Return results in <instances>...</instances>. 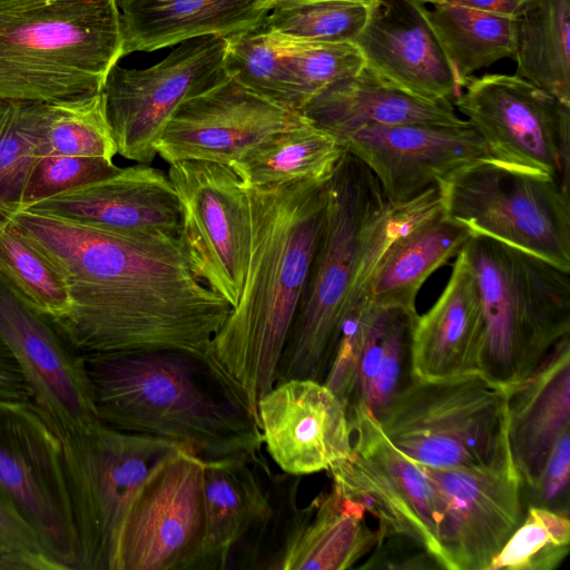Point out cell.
Wrapping results in <instances>:
<instances>
[{"label":"cell","instance_id":"cell-17","mask_svg":"<svg viewBox=\"0 0 570 570\" xmlns=\"http://www.w3.org/2000/svg\"><path fill=\"white\" fill-rule=\"evenodd\" d=\"M341 147L372 171L392 206L412 202L472 163L491 159L468 121L367 126Z\"/></svg>","mask_w":570,"mask_h":570},{"label":"cell","instance_id":"cell-43","mask_svg":"<svg viewBox=\"0 0 570 570\" xmlns=\"http://www.w3.org/2000/svg\"><path fill=\"white\" fill-rule=\"evenodd\" d=\"M0 570H62L31 525L1 494Z\"/></svg>","mask_w":570,"mask_h":570},{"label":"cell","instance_id":"cell-11","mask_svg":"<svg viewBox=\"0 0 570 570\" xmlns=\"http://www.w3.org/2000/svg\"><path fill=\"white\" fill-rule=\"evenodd\" d=\"M0 494L36 531L62 570L77 546L61 443L30 400H0Z\"/></svg>","mask_w":570,"mask_h":570},{"label":"cell","instance_id":"cell-16","mask_svg":"<svg viewBox=\"0 0 570 570\" xmlns=\"http://www.w3.org/2000/svg\"><path fill=\"white\" fill-rule=\"evenodd\" d=\"M301 118L226 76L178 106L155 149L168 164L206 160L232 166Z\"/></svg>","mask_w":570,"mask_h":570},{"label":"cell","instance_id":"cell-4","mask_svg":"<svg viewBox=\"0 0 570 570\" xmlns=\"http://www.w3.org/2000/svg\"><path fill=\"white\" fill-rule=\"evenodd\" d=\"M99 420L205 461L245 458L265 473L257 420L209 362L174 350L82 354Z\"/></svg>","mask_w":570,"mask_h":570},{"label":"cell","instance_id":"cell-29","mask_svg":"<svg viewBox=\"0 0 570 570\" xmlns=\"http://www.w3.org/2000/svg\"><path fill=\"white\" fill-rule=\"evenodd\" d=\"M472 232L441 207L402 232L380 258L370 285L373 305L415 311L426 278L456 257Z\"/></svg>","mask_w":570,"mask_h":570},{"label":"cell","instance_id":"cell-15","mask_svg":"<svg viewBox=\"0 0 570 570\" xmlns=\"http://www.w3.org/2000/svg\"><path fill=\"white\" fill-rule=\"evenodd\" d=\"M422 466L439 503L444 569L487 570L525 514L518 472Z\"/></svg>","mask_w":570,"mask_h":570},{"label":"cell","instance_id":"cell-41","mask_svg":"<svg viewBox=\"0 0 570 570\" xmlns=\"http://www.w3.org/2000/svg\"><path fill=\"white\" fill-rule=\"evenodd\" d=\"M114 160L101 157L39 156L28 176L19 205L29 207L52 196L117 174Z\"/></svg>","mask_w":570,"mask_h":570},{"label":"cell","instance_id":"cell-9","mask_svg":"<svg viewBox=\"0 0 570 570\" xmlns=\"http://www.w3.org/2000/svg\"><path fill=\"white\" fill-rule=\"evenodd\" d=\"M443 213L483 235L570 272V186L491 159L472 163L439 186Z\"/></svg>","mask_w":570,"mask_h":570},{"label":"cell","instance_id":"cell-21","mask_svg":"<svg viewBox=\"0 0 570 570\" xmlns=\"http://www.w3.org/2000/svg\"><path fill=\"white\" fill-rule=\"evenodd\" d=\"M421 0H377L355 40L365 67L390 85L431 101L459 95L450 63Z\"/></svg>","mask_w":570,"mask_h":570},{"label":"cell","instance_id":"cell-39","mask_svg":"<svg viewBox=\"0 0 570 570\" xmlns=\"http://www.w3.org/2000/svg\"><path fill=\"white\" fill-rule=\"evenodd\" d=\"M370 7L342 0H323L273 8L263 26L274 32L305 41L355 42Z\"/></svg>","mask_w":570,"mask_h":570},{"label":"cell","instance_id":"cell-13","mask_svg":"<svg viewBox=\"0 0 570 570\" xmlns=\"http://www.w3.org/2000/svg\"><path fill=\"white\" fill-rule=\"evenodd\" d=\"M205 460L179 446L147 475L122 523L114 570H199Z\"/></svg>","mask_w":570,"mask_h":570},{"label":"cell","instance_id":"cell-34","mask_svg":"<svg viewBox=\"0 0 570 570\" xmlns=\"http://www.w3.org/2000/svg\"><path fill=\"white\" fill-rule=\"evenodd\" d=\"M0 276L51 323L69 313L71 299L60 271L1 214Z\"/></svg>","mask_w":570,"mask_h":570},{"label":"cell","instance_id":"cell-36","mask_svg":"<svg viewBox=\"0 0 570 570\" xmlns=\"http://www.w3.org/2000/svg\"><path fill=\"white\" fill-rule=\"evenodd\" d=\"M117 154L101 92L77 100L45 104L42 155L114 160Z\"/></svg>","mask_w":570,"mask_h":570},{"label":"cell","instance_id":"cell-19","mask_svg":"<svg viewBox=\"0 0 570 570\" xmlns=\"http://www.w3.org/2000/svg\"><path fill=\"white\" fill-rule=\"evenodd\" d=\"M263 444L287 475L328 471L353 454L347 411L324 383L277 382L257 403Z\"/></svg>","mask_w":570,"mask_h":570},{"label":"cell","instance_id":"cell-35","mask_svg":"<svg viewBox=\"0 0 570 570\" xmlns=\"http://www.w3.org/2000/svg\"><path fill=\"white\" fill-rule=\"evenodd\" d=\"M225 71L254 94L299 112L286 62L285 38L266 29L263 22L226 38Z\"/></svg>","mask_w":570,"mask_h":570},{"label":"cell","instance_id":"cell-23","mask_svg":"<svg viewBox=\"0 0 570 570\" xmlns=\"http://www.w3.org/2000/svg\"><path fill=\"white\" fill-rule=\"evenodd\" d=\"M484 346L481 295L462 249L440 297L415 322L411 346L413 377L434 380L482 372Z\"/></svg>","mask_w":570,"mask_h":570},{"label":"cell","instance_id":"cell-2","mask_svg":"<svg viewBox=\"0 0 570 570\" xmlns=\"http://www.w3.org/2000/svg\"><path fill=\"white\" fill-rule=\"evenodd\" d=\"M327 181L244 186L250 218L246 275L207 360L256 420L259 399L277 382L279 358L323 230Z\"/></svg>","mask_w":570,"mask_h":570},{"label":"cell","instance_id":"cell-33","mask_svg":"<svg viewBox=\"0 0 570 570\" xmlns=\"http://www.w3.org/2000/svg\"><path fill=\"white\" fill-rule=\"evenodd\" d=\"M515 76L570 105V0H535L520 18Z\"/></svg>","mask_w":570,"mask_h":570},{"label":"cell","instance_id":"cell-44","mask_svg":"<svg viewBox=\"0 0 570 570\" xmlns=\"http://www.w3.org/2000/svg\"><path fill=\"white\" fill-rule=\"evenodd\" d=\"M570 434L556 443L538 485L523 492L527 507L569 513Z\"/></svg>","mask_w":570,"mask_h":570},{"label":"cell","instance_id":"cell-1","mask_svg":"<svg viewBox=\"0 0 570 570\" xmlns=\"http://www.w3.org/2000/svg\"><path fill=\"white\" fill-rule=\"evenodd\" d=\"M0 214L60 271L71 306L52 325L77 352L207 358L233 307L194 274L180 238L108 232L29 207Z\"/></svg>","mask_w":570,"mask_h":570},{"label":"cell","instance_id":"cell-30","mask_svg":"<svg viewBox=\"0 0 570 570\" xmlns=\"http://www.w3.org/2000/svg\"><path fill=\"white\" fill-rule=\"evenodd\" d=\"M344 151L331 135L302 115L297 122L272 135L230 167L245 187L324 181Z\"/></svg>","mask_w":570,"mask_h":570},{"label":"cell","instance_id":"cell-18","mask_svg":"<svg viewBox=\"0 0 570 570\" xmlns=\"http://www.w3.org/2000/svg\"><path fill=\"white\" fill-rule=\"evenodd\" d=\"M0 341L16 360L31 400L56 428L99 420L82 354L1 276Z\"/></svg>","mask_w":570,"mask_h":570},{"label":"cell","instance_id":"cell-31","mask_svg":"<svg viewBox=\"0 0 570 570\" xmlns=\"http://www.w3.org/2000/svg\"><path fill=\"white\" fill-rule=\"evenodd\" d=\"M425 14L460 90L476 71L515 58L520 18L448 2L426 7Z\"/></svg>","mask_w":570,"mask_h":570},{"label":"cell","instance_id":"cell-28","mask_svg":"<svg viewBox=\"0 0 570 570\" xmlns=\"http://www.w3.org/2000/svg\"><path fill=\"white\" fill-rule=\"evenodd\" d=\"M328 472L332 488L377 520L379 543L393 535L406 537L428 549L444 569L440 548L428 530L420 495L406 465L379 464L353 452Z\"/></svg>","mask_w":570,"mask_h":570},{"label":"cell","instance_id":"cell-20","mask_svg":"<svg viewBox=\"0 0 570 570\" xmlns=\"http://www.w3.org/2000/svg\"><path fill=\"white\" fill-rule=\"evenodd\" d=\"M255 468L245 458L205 461L206 524L199 570L262 569L281 510Z\"/></svg>","mask_w":570,"mask_h":570},{"label":"cell","instance_id":"cell-25","mask_svg":"<svg viewBox=\"0 0 570 570\" xmlns=\"http://www.w3.org/2000/svg\"><path fill=\"white\" fill-rule=\"evenodd\" d=\"M361 505L334 488L298 509L295 503L264 569L346 570L374 550L377 530L365 521Z\"/></svg>","mask_w":570,"mask_h":570},{"label":"cell","instance_id":"cell-3","mask_svg":"<svg viewBox=\"0 0 570 570\" xmlns=\"http://www.w3.org/2000/svg\"><path fill=\"white\" fill-rule=\"evenodd\" d=\"M440 207L436 187L392 206L372 171L344 151L327 181L325 222L279 358L277 382H324L344 320L370 287L380 258L402 232Z\"/></svg>","mask_w":570,"mask_h":570},{"label":"cell","instance_id":"cell-37","mask_svg":"<svg viewBox=\"0 0 570 570\" xmlns=\"http://www.w3.org/2000/svg\"><path fill=\"white\" fill-rule=\"evenodd\" d=\"M43 107L0 101V206L19 205L30 170L42 155Z\"/></svg>","mask_w":570,"mask_h":570},{"label":"cell","instance_id":"cell-48","mask_svg":"<svg viewBox=\"0 0 570 570\" xmlns=\"http://www.w3.org/2000/svg\"><path fill=\"white\" fill-rule=\"evenodd\" d=\"M323 1V0H267L266 1V10L269 12L273 8H283V7H292L296 4H303L308 2ZM342 1H352L365 4L367 7L373 6L377 0H342Z\"/></svg>","mask_w":570,"mask_h":570},{"label":"cell","instance_id":"cell-5","mask_svg":"<svg viewBox=\"0 0 570 570\" xmlns=\"http://www.w3.org/2000/svg\"><path fill=\"white\" fill-rule=\"evenodd\" d=\"M121 57L116 0H0V101L98 95Z\"/></svg>","mask_w":570,"mask_h":570},{"label":"cell","instance_id":"cell-24","mask_svg":"<svg viewBox=\"0 0 570 570\" xmlns=\"http://www.w3.org/2000/svg\"><path fill=\"white\" fill-rule=\"evenodd\" d=\"M508 387L509 445L523 492L533 490L570 425V343L561 338L525 380Z\"/></svg>","mask_w":570,"mask_h":570},{"label":"cell","instance_id":"cell-46","mask_svg":"<svg viewBox=\"0 0 570 570\" xmlns=\"http://www.w3.org/2000/svg\"><path fill=\"white\" fill-rule=\"evenodd\" d=\"M30 390L8 347L0 341V400H30Z\"/></svg>","mask_w":570,"mask_h":570},{"label":"cell","instance_id":"cell-45","mask_svg":"<svg viewBox=\"0 0 570 570\" xmlns=\"http://www.w3.org/2000/svg\"><path fill=\"white\" fill-rule=\"evenodd\" d=\"M361 569H443L435 557L420 543L401 535L381 541Z\"/></svg>","mask_w":570,"mask_h":570},{"label":"cell","instance_id":"cell-40","mask_svg":"<svg viewBox=\"0 0 570 570\" xmlns=\"http://www.w3.org/2000/svg\"><path fill=\"white\" fill-rule=\"evenodd\" d=\"M284 36V35H283ZM297 110L333 83L357 73L365 61L353 42L297 40L284 36Z\"/></svg>","mask_w":570,"mask_h":570},{"label":"cell","instance_id":"cell-12","mask_svg":"<svg viewBox=\"0 0 570 570\" xmlns=\"http://www.w3.org/2000/svg\"><path fill=\"white\" fill-rule=\"evenodd\" d=\"M226 38L205 36L184 41L157 63L128 69L117 63L101 95L117 153L150 165L155 144L186 99L225 78Z\"/></svg>","mask_w":570,"mask_h":570},{"label":"cell","instance_id":"cell-49","mask_svg":"<svg viewBox=\"0 0 570 570\" xmlns=\"http://www.w3.org/2000/svg\"><path fill=\"white\" fill-rule=\"evenodd\" d=\"M423 3H430V4H435V3H441L445 0H421Z\"/></svg>","mask_w":570,"mask_h":570},{"label":"cell","instance_id":"cell-42","mask_svg":"<svg viewBox=\"0 0 570 570\" xmlns=\"http://www.w3.org/2000/svg\"><path fill=\"white\" fill-rule=\"evenodd\" d=\"M373 308L370 288H366L358 295L344 320L333 360L323 382L345 407L355 391Z\"/></svg>","mask_w":570,"mask_h":570},{"label":"cell","instance_id":"cell-47","mask_svg":"<svg viewBox=\"0 0 570 570\" xmlns=\"http://www.w3.org/2000/svg\"><path fill=\"white\" fill-rule=\"evenodd\" d=\"M535 0H445L443 2L454 3L480 11L521 18Z\"/></svg>","mask_w":570,"mask_h":570},{"label":"cell","instance_id":"cell-27","mask_svg":"<svg viewBox=\"0 0 570 570\" xmlns=\"http://www.w3.org/2000/svg\"><path fill=\"white\" fill-rule=\"evenodd\" d=\"M267 0H116L122 56L150 52L205 37L233 35L258 27Z\"/></svg>","mask_w":570,"mask_h":570},{"label":"cell","instance_id":"cell-22","mask_svg":"<svg viewBox=\"0 0 570 570\" xmlns=\"http://www.w3.org/2000/svg\"><path fill=\"white\" fill-rule=\"evenodd\" d=\"M29 208L119 234L180 238L176 190L167 174L147 164L120 168Z\"/></svg>","mask_w":570,"mask_h":570},{"label":"cell","instance_id":"cell-14","mask_svg":"<svg viewBox=\"0 0 570 570\" xmlns=\"http://www.w3.org/2000/svg\"><path fill=\"white\" fill-rule=\"evenodd\" d=\"M181 210L180 242L194 274L234 307L242 294L250 239L246 189L228 165L169 164Z\"/></svg>","mask_w":570,"mask_h":570},{"label":"cell","instance_id":"cell-7","mask_svg":"<svg viewBox=\"0 0 570 570\" xmlns=\"http://www.w3.org/2000/svg\"><path fill=\"white\" fill-rule=\"evenodd\" d=\"M376 420L386 439L421 465L517 471L509 445L508 387L482 372L413 377Z\"/></svg>","mask_w":570,"mask_h":570},{"label":"cell","instance_id":"cell-6","mask_svg":"<svg viewBox=\"0 0 570 570\" xmlns=\"http://www.w3.org/2000/svg\"><path fill=\"white\" fill-rule=\"evenodd\" d=\"M485 318L482 373L512 386L529 377L570 332V272L472 234L463 248Z\"/></svg>","mask_w":570,"mask_h":570},{"label":"cell","instance_id":"cell-8","mask_svg":"<svg viewBox=\"0 0 570 570\" xmlns=\"http://www.w3.org/2000/svg\"><path fill=\"white\" fill-rule=\"evenodd\" d=\"M52 428L61 443L72 507L76 570H114L118 537L136 493L179 445L119 431L100 420L76 429Z\"/></svg>","mask_w":570,"mask_h":570},{"label":"cell","instance_id":"cell-32","mask_svg":"<svg viewBox=\"0 0 570 570\" xmlns=\"http://www.w3.org/2000/svg\"><path fill=\"white\" fill-rule=\"evenodd\" d=\"M373 306L350 404L362 403L376 417L390 400L413 379L411 346L419 314L416 309Z\"/></svg>","mask_w":570,"mask_h":570},{"label":"cell","instance_id":"cell-26","mask_svg":"<svg viewBox=\"0 0 570 570\" xmlns=\"http://www.w3.org/2000/svg\"><path fill=\"white\" fill-rule=\"evenodd\" d=\"M301 114L341 146L373 125H463L451 101H431L403 91L365 66L308 101Z\"/></svg>","mask_w":570,"mask_h":570},{"label":"cell","instance_id":"cell-10","mask_svg":"<svg viewBox=\"0 0 570 570\" xmlns=\"http://www.w3.org/2000/svg\"><path fill=\"white\" fill-rule=\"evenodd\" d=\"M490 158L569 186L570 105L515 75L471 77L453 100Z\"/></svg>","mask_w":570,"mask_h":570},{"label":"cell","instance_id":"cell-38","mask_svg":"<svg viewBox=\"0 0 570 570\" xmlns=\"http://www.w3.org/2000/svg\"><path fill=\"white\" fill-rule=\"evenodd\" d=\"M569 548V513L527 507L523 520L487 570H553Z\"/></svg>","mask_w":570,"mask_h":570}]
</instances>
